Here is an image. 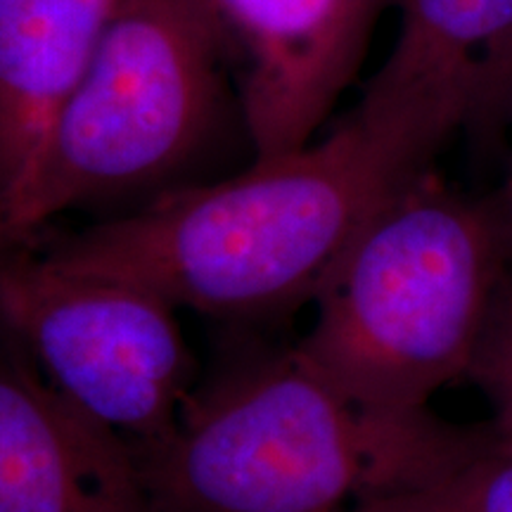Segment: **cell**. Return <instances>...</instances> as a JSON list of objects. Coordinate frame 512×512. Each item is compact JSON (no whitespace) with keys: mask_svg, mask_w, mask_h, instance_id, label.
Segmentation results:
<instances>
[{"mask_svg":"<svg viewBox=\"0 0 512 512\" xmlns=\"http://www.w3.org/2000/svg\"><path fill=\"white\" fill-rule=\"evenodd\" d=\"M418 176L349 112L299 150L38 242L67 268L145 287L176 309L264 318L311 302L363 226Z\"/></svg>","mask_w":512,"mask_h":512,"instance_id":"1","label":"cell"},{"mask_svg":"<svg viewBox=\"0 0 512 512\" xmlns=\"http://www.w3.org/2000/svg\"><path fill=\"white\" fill-rule=\"evenodd\" d=\"M467 437L434 415L363 413L287 347L216 368L164 437L131 448L152 512H349L427 475Z\"/></svg>","mask_w":512,"mask_h":512,"instance_id":"2","label":"cell"},{"mask_svg":"<svg viewBox=\"0 0 512 512\" xmlns=\"http://www.w3.org/2000/svg\"><path fill=\"white\" fill-rule=\"evenodd\" d=\"M510 266L496 202L470 200L430 169L339 256L294 351L363 413L425 420L446 387L467 380Z\"/></svg>","mask_w":512,"mask_h":512,"instance_id":"3","label":"cell"},{"mask_svg":"<svg viewBox=\"0 0 512 512\" xmlns=\"http://www.w3.org/2000/svg\"><path fill=\"white\" fill-rule=\"evenodd\" d=\"M233 131L247 136L207 0H119L57 112L24 233L67 211L136 209L202 183Z\"/></svg>","mask_w":512,"mask_h":512,"instance_id":"4","label":"cell"},{"mask_svg":"<svg viewBox=\"0 0 512 512\" xmlns=\"http://www.w3.org/2000/svg\"><path fill=\"white\" fill-rule=\"evenodd\" d=\"M176 311L0 230V347L133 448L164 437L195 387Z\"/></svg>","mask_w":512,"mask_h":512,"instance_id":"5","label":"cell"},{"mask_svg":"<svg viewBox=\"0 0 512 512\" xmlns=\"http://www.w3.org/2000/svg\"><path fill=\"white\" fill-rule=\"evenodd\" d=\"M387 60L354 112L415 169L458 138L512 124V0H396Z\"/></svg>","mask_w":512,"mask_h":512,"instance_id":"6","label":"cell"},{"mask_svg":"<svg viewBox=\"0 0 512 512\" xmlns=\"http://www.w3.org/2000/svg\"><path fill=\"white\" fill-rule=\"evenodd\" d=\"M233 64L252 159L299 150L361 72L396 0H207Z\"/></svg>","mask_w":512,"mask_h":512,"instance_id":"7","label":"cell"},{"mask_svg":"<svg viewBox=\"0 0 512 512\" xmlns=\"http://www.w3.org/2000/svg\"><path fill=\"white\" fill-rule=\"evenodd\" d=\"M0 512H152L131 444L3 347Z\"/></svg>","mask_w":512,"mask_h":512,"instance_id":"8","label":"cell"},{"mask_svg":"<svg viewBox=\"0 0 512 512\" xmlns=\"http://www.w3.org/2000/svg\"><path fill=\"white\" fill-rule=\"evenodd\" d=\"M119 0H0V230L27 211L64 100Z\"/></svg>","mask_w":512,"mask_h":512,"instance_id":"9","label":"cell"},{"mask_svg":"<svg viewBox=\"0 0 512 512\" xmlns=\"http://www.w3.org/2000/svg\"><path fill=\"white\" fill-rule=\"evenodd\" d=\"M349 512H512V448L491 432L470 434L427 475Z\"/></svg>","mask_w":512,"mask_h":512,"instance_id":"10","label":"cell"},{"mask_svg":"<svg viewBox=\"0 0 512 512\" xmlns=\"http://www.w3.org/2000/svg\"><path fill=\"white\" fill-rule=\"evenodd\" d=\"M491 408V437L512 448V271L498 287L482 339L467 370Z\"/></svg>","mask_w":512,"mask_h":512,"instance_id":"11","label":"cell"},{"mask_svg":"<svg viewBox=\"0 0 512 512\" xmlns=\"http://www.w3.org/2000/svg\"><path fill=\"white\" fill-rule=\"evenodd\" d=\"M510 128H512V124H510ZM494 202H496L498 216H501L505 240H508L510 259H512V159H510V169H508V176H505V185H503L501 195H498Z\"/></svg>","mask_w":512,"mask_h":512,"instance_id":"12","label":"cell"}]
</instances>
